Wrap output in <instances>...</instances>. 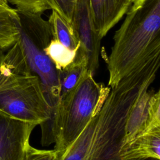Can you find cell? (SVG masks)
<instances>
[{"label": "cell", "mask_w": 160, "mask_h": 160, "mask_svg": "<svg viewBox=\"0 0 160 160\" xmlns=\"http://www.w3.org/2000/svg\"><path fill=\"white\" fill-rule=\"evenodd\" d=\"M159 66V59H151L111 88L78 136L66 149L56 151L55 160H122L120 151L129 114L155 80Z\"/></svg>", "instance_id": "cell-1"}, {"label": "cell", "mask_w": 160, "mask_h": 160, "mask_svg": "<svg viewBox=\"0 0 160 160\" xmlns=\"http://www.w3.org/2000/svg\"><path fill=\"white\" fill-rule=\"evenodd\" d=\"M160 55V0H139L126 12L106 59L107 86L115 87L133 69Z\"/></svg>", "instance_id": "cell-2"}, {"label": "cell", "mask_w": 160, "mask_h": 160, "mask_svg": "<svg viewBox=\"0 0 160 160\" xmlns=\"http://www.w3.org/2000/svg\"><path fill=\"white\" fill-rule=\"evenodd\" d=\"M93 76L86 70L76 85L60 98L52 116L39 125L43 146L54 143L56 151L66 149L83 130L98 106L104 101L111 88L96 82Z\"/></svg>", "instance_id": "cell-3"}, {"label": "cell", "mask_w": 160, "mask_h": 160, "mask_svg": "<svg viewBox=\"0 0 160 160\" xmlns=\"http://www.w3.org/2000/svg\"><path fill=\"white\" fill-rule=\"evenodd\" d=\"M16 10L19 18L18 41L31 71L39 79L51 118L61 96L59 72L44 51L52 38L51 29L41 15Z\"/></svg>", "instance_id": "cell-4"}, {"label": "cell", "mask_w": 160, "mask_h": 160, "mask_svg": "<svg viewBox=\"0 0 160 160\" xmlns=\"http://www.w3.org/2000/svg\"><path fill=\"white\" fill-rule=\"evenodd\" d=\"M0 112L36 126L50 118L51 111L39 78L12 73L0 84Z\"/></svg>", "instance_id": "cell-5"}, {"label": "cell", "mask_w": 160, "mask_h": 160, "mask_svg": "<svg viewBox=\"0 0 160 160\" xmlns=\"http://www.w3.org/2000/svg\"><path fill=\"white\" fill-rule=\"evenodd\" d=\"M71 24L79 42V55L85 59L87 69L93 74L99 65L102 38L96 31L88 0H77Z\"/></svg>", "instance_id": "cell-6"}, {"label": "cell", "mask_w": 160, "mask_h": 160, "mask_svg": "<svg viewBox=\"0 0 160 160\" xmlns=\"http://www.w3.org/2000/svg\"><path fill=\"white\" fill-rule=\"evenodd\" d=\"M36 126L0 112V160H26Z\"/></svg>", "instance_id": "cell-7"}, {"label": "cell", "mask_w": 160, "mask_h": 160, "mask_svg": "<svg viewBox=\"0 0 160 160\" xmlns=\"http://www.w3.org/2000/svg\"><path fill=\"white\" fill-rule=\"evenodd\" d=\"M95 29L102 38L132 4L131 0H88Z\"/></svg>", "instance_id": "cell-8"}, {"label": "cell", "mask_w": 160, "mask_h": 160, "mask_svg": "<svg viewBox=\"0 0 160 160\" xmlns=\"http://www.w3.org/2000/svg\"><path fill=\"white\" fill-rule=\"evenodd\" d=\"M122 160L154 158L160 160V130L136 136L120 151Z\"/></svg>", "instance_id": "cell-9"}, {"label": "cell", "mask_w": 160, "mask_h": 160, "mask_svg": "<svg viewBox=\"0 0 160 160\" xmlns=\"http://www.w3.org/2000/svg\"><path fill=\"white\" fill-rule=\"evenodd\" d=\"M19 37V18L16 9L0 6V49L11 47Z\"/></svg>", "instance_id": "cell-10"}, {"label": "cell", "mask_w": 160, "mask_h": 160, "mask_svg": "<svg viewBox=\"0 0 160 160\" xmlns=\"http://www.w3.org/2000/svg\"><path fill=\"white\" fill-rule=\"evenodd\" d=\"M48 21L53 39L70 50L79 52V42L69 22L54 9H51Z\"/></svg>", "instance_id": "cell-11"}, {"label": "cell", "mask_w": 160, "mask_h": 160, "mask_svg": "<svg viewBox=\"0 0 160 160\" xmlns=\"http://www.w3.org/2000/svg\"><path fill=\"white\" fill-rule=\"evenodd\" d=\"M44 51L58 71L62 70L72 64L79 54L78 52L67 48L53 38L45 48Z\"/></svg>", "instance_id": "cell-12"}, {"label": "cell", "mask_w": 160, "mask_h": 160, "mask_svg": "<svg viewBox=\"0 0 160 160\" xmlns=\"http://www.w3.org/2000/svg\"><path fill=\"white\" fill-rule=\"evenodd\" d=\"M87 69L84 60H76L66 68L58 71L61 86V97L68 92L77 83L82 73Z\"/></svg>", "instance_id": "cell-13"}, {"label": "cell", "mask_w": 160, "mask_h": 160, "mask_svg": "<svg viewBox=\"0 0 160 160\" xmlns=\"http://www.w3.org/2000/svg\"><path fill=\"white\" fill-rule=\"evenodd\" d=\"M22 59L20 54L14 48H10L4 54L0 49V84L12 73H21Z\"/></svg>", "instance_id": "cell-14"}, {"label": "cell", "mask_w": 160, "mask_h": 160, "mask_svg": "<svg viewBox=\"0 0 160 160\" xmlns=\"http://www.w3.org/2000/svg\"><path fill=\"white\" fill-rule=\"evenodd\" d=\"M16 7V9L41 15L47 10H51L49 0H7Z\"/></svg>", "instance_id": "cell-15"}, {"label": "cell", "mask_w": 160, "mask_h": 160, "mask_svg": "<svg viewBox=\"0 0 160 160\" xmlns=\"http://www.w3.org/2000/svg\"><path fill=\"white\" fill-rule=\"evenodd\" d=\"M51 9L55 10L71 24L77 0H49Z\"/></svg>", "instance_id": "cell-16"}, {"label": "cell", "mask_w": 160, "mask_h": 160, "mask_svg": "<svg viewBox=\"0 0 160 160\" xmlns=\"http://www.w3.org/2000/svg\"><path fill=\"white\" fill-rule=\"evenodd\" d=\"M57 152L53 149H39L31 147L26 160H55Z\"/></svg>", "instance_id": "cell-17"}, {"label": "cell", "mask_w": 160, "mask_h": 160, "mask_svg": "<svg viewBox=\"0 0 160 160\" xmlns=\"http://www.w3.org/2000/svg\"><path fill=\"white\" fill-rule=\"evenodd\" d=\"M0 6H8V2L7 1V0H0Z\"/></svg>", "instance_id": "cell-18"}, {"label": "cell", "mask_w": 160, "mask_h": 160, "mask_svg": "<svg viewBox=\"0 0 160 160\" xmlns=\"http://www.w3.org/2000/svg\"><path fill=\"white\" fill-rule=\"evenodd\" d=\"M138 160H159V159H156L154 158H147V159H138Z\"/></svg>", "instance_id": "cell-19"}, {"label": "cell", "mask_w": 160, "mask_h": 160, "mask_svg": "<svg viewBox=\"0 0 160 160\" xmlns=\"http://www.w3.org/2000/svg\"><path fill=\"white\" fill-rule=\"evenodd\" d=\"M131 2H132V4H134V3H135L136 2H137L138 1H139V0H131Z\"/></svg>", "instance_id": "cell-20"}]
</instances>
